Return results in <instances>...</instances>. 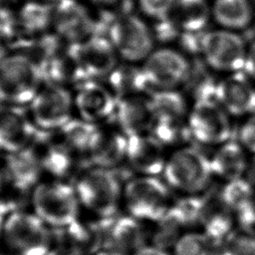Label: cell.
<instances>
[{
    "label": "cell",
    "instance_id": "6da1fadb",
    "mask_svg": "<svg viewBox=\"0 0 255 255\" xmlns=\"http://www.w3.org/2000/svg\"><path fill=\"white\" fill-rule=\"evenodd\" d=\"M162 176L171 190L182 195H201L211 186L210 158L190 145L176 147L167 157Z\"/></svg>",
    "mask_w": 255,
    "mask_h": 255
},
{
    "label": "cell",
    "instance_id": "7a4b0ae2",
    "mask_svg": "<svg viewBox=\"0 0 255 255\" xmlns=\"http://www.w3.org/2000/svg\"><path fill=\"white\" fill-rule=\"evenodd\" d=\"M120 178L108 168L90 165L83 169L74 185L81 206L99 218L115 217L123 200L124 185Z\"/></svg>",
    "mask_w": 255,
    "mask_h": 255
},
{
    "label": "cell",
    "instance_id": "3957f363",
    "mask_svg": "<svg viewBox=\"0 0 255 255\" xmlns=\"http://www.w3.org/2000/svg\"><path fill=\"white\" fill-rule=\"evenodd\" d=\"M33 212L52 229L63 228L80 217L75 187L62 180L41 181L31 191Z\"/></svg>",
    "mask_w": 255,
    "mask_h": 255
},
{
    "label": "cell",
    "instance_id": "277c9868",
    "mask_svg": "<svg viewBox=\"0 0 255 255\" xmlns=\"http://www.w3.org/2000/svg\"><path fill=\"white\" fill-rule=\"evenodd\" d=\"M171 188L158 176L133 175L123 189V201L128 214L142 220L154 222L169 208L174 198Z\"/></svg>",
    "mask_w": 255,
    "mask_h": 255
},
{
    "label": "cell",
    "instance_id": "5b68a950",
    "mask_svg": "<svg viewBox=\"0 0 255 255\" xmlns=\"http://www.w3.org/2000/svg\"><path fill=\"white\" fill-rule=\"evenodd\" d=\"M107 37L119 59L126 63H142L155 48L151 25L139 14L127 12L115 17Z\"/></svg>",
    "mask_w": 255,
    "mask_h": 255
},
{
    "label": "cell",
    "instance_id": "8992f818",
    "mask_svg": "<svg viewBox=\"0 0 255 255\" xmlns=\"http://www.w3.org/2000/svg\"><path fill=\"white\" fill-rule=\"evenodd\" d=\"M2 237L15 255H49L53 249V230L34 212L17 210L4 222Z\"/></svg>",
    "mask_w": 255,
    "mask_h": 255
},
{
    "label": "cell",
    "instance_id": "52a82bcc",
    "mask_svg": "<svg viewBox=\"0 0 255 255\" xmlns=\"http://www.w3.org/2000/svg\"><path fill=\"white\" fill-rule=\"evenodd\" d=\"M43 85L39 68L21 53L9 54L0 66L1 104L29 106Z\"/></svg>",
    "mask_w": 255,
    "mask_h": 255
},
{
    "label": "cell",
    "instance_id": "ba28073f",
    "mask_svg": "<svg viewBox=\"0 0 255 255\" xmlns=\"http://www.w3.org/2000/svg\"><path fill=\"white\" fill-rule=\"evenodd\" d=\"M248 43L239 32L222 28L209 29L201 40L200 59L214 73L243 72Z\"/></svg>",
    "mask_w": 255,
    "mask_h": 255
},
{
    "label": "cell",
    "instance_id": "9c48e42d",
    "mask_svg": "<svg viewBox=\"0 0 255 255\" xmlns=\"http://www.w3.org/2000/svg\"><path fill=\"white\" fill-rule=\"evenodd\" d=\"M192 66L189 57L178 48L168 45L154 48L141 64L152 92L183 87L191 73Z\"/></svg>",
    "mask_w": 255,
    "mask_h": 255
},
{
    "label": "cell",
    "instance_id": "30bf717a",
    "mask_svg": "<svg viewBox=\"0 0 255 255\" xmlns=\"http://www.w3.org/2000/svg\"><path fill=\"white\" fill-rule=\"evenodd\" d=\"M186 123L189 137L208 146L230 140L233 131L231 117L216 100L192 103Z\"/></svg>",
    "mask_w": 255,
    "mask_h": 255
},
{
    "label": "cell",
    "instance_id": "8fae6325",
    "mask_svg": "<svg viewBox=\"0 0 255 255\" xmlns=\"http://www.w3.org/2000/svg\"><path fill=\"white\" fill-rule=\"evenodd\" d=\"M74 95L65 87L43 85L29 104V114L35 127L42 131H59L73 117Z\"/></svg>",
    "mask_w": 255,
    "mask_h": 255
},
{
    "label": "cell",
    "instance_id": "7c38bea8",
    "mask_svg": "<svg viewBox=\"0 0 255 255\" xmlns=\"http://www.w3.org/2000/svg\"><path fill=\"white\" fill-rule=\"evenodd\" d=\"M91 8L76 0H62L54 7L53 28L56 35L69 45L79 44L95 35L96 18Z\"/></svg>",
    "mask_w": 255,
    "mask_h": 255
},
{
    "label": "cell",
    "instance_id": "4fadbf2b",
    "mask_svg": "<svg viewBox=\"0 0 255 255\" xmlns=\"http://www.w3.org/2000/svg\"><path fill=\"white\" fill-rule=\"evenodd\" d=\"M68 50L92 80L106 79L120 60L109 38L103 35H95L79 44L69 45Z\"/></svg>",
    "mask_w": 255,
    "mask_h": 255
},
{
    "label": "cell",
    "instance_id": "5bb4252c",
    "mask_svg": "<svg viewBox=\"0 0 255 255\" xmlns=\"http://www.w3.org/2000/svg\"><path fill=\"white\" fill-rule=\"evenodd\" d=\"M75 90L74 106L79 118L100 125L115 116L117 99L100 80H88Z\"/></svg>",
    "mask_w": 255,
    "mask_h": 255
},
{
    "label": "cell",
    "instance_id": "9a60e30c",
    "mask_svg": "<svg viewBox=\"0 0 255 255\" xmlns=\"http://www.w3.org/2000/svg\"><path fill=\"white\" fill-rule=\"evenodd\" d=\"M165 148L148 132L128 136L126 163L135 175H162L168 157Z\"/></svg>",
    "mask_w": 255,
    "mask_h": 255
},
{
    "label": "cell",
    "instance_id": "2e32d148",
    "mask_svg": "<svg viewBox=\"0 0 255 255\" xmlns=\"http://www.w3.org/2000/svg\"><path fill=\"white\" fill-rule=\"evenodd\" d=\"M38 128L23 107L0 103V151L10 153L30 145Z\"/></svg>",
    "mask_w": 255,
    "mask_h": 255
},
{
    "label": "cell",
    "instance_id": "e0dca14e",
    "mask_svg": "<svg viewBox=\"0 0 255 255\" xmlns=\"http://www.w3.org/2000/svg\"><path fill=\"white\" fill-rule=\"evenodd\" d=\"M216 101L231 118H245L255 111V83L244 72L225 75L218 81Z\"/></svg>",
    "mask_w": 255,
    "mask_h": 255
},
{
    "label": "cell",
    "instance_id": "ac0fdd59",
    "mask_svg": "<svg viewBox=\"0 0 255 255\" xmlns=\"http://www.w3.org/2000/svg\"><path fill=\"white\" fill-rule=\"evenodd\" d=\"M201 212L199 226L203 232L217 242H222L236 228V219L232 210L221 196L220 187L211 186L201 194Z\"/></svg>",
    "mask_w": 255,
    "mask_h": 255
},
{
    "label": "cell",
    "instance_id": "d6986e66",
    "mask_svg": "<svg viewBox=\"0 0 255 255\" xmlns=\"http://www.w3.org/2000/svg\"><path fill=\"white\" fill-rule=\"evenodd\" d=\"M128 136L118 128H102L87 158L92 166L115 170L126 162Z\"/></svg>",
    "mask_w": 255,
    "mask_h": 255
},
{
    "label": "cell",
    "instance_id": "ffe728a7",
    "mask_svg": "<svg viewBox=\"0 0 255 255\" xmlns=\"http://www.w3.org/2000/svg\"><path fill=\"white\" fill-rule=\"evenodd\" d=\"M114 118L127 136L148 132L153 119L149 96L136 95L118 100Z\"/></svg>",
    "mask_w": 255,
    "mask_h": 255
},
{
    "label": "cell",
    "instance_id": "44dd1931",
    "mask_svg": "<svg viewBox=\"0 0 255 255\" xmlns=\"http://www.w3.org/2000/svg\"><path fill=\"white\" fill-rule=\"evenodd\" d=\"M8 179L20 189L32 191L40 182L44 171L41 158L32 143L22 149L5 154Z\"/></svg>",
    "mask_w": 255,
    "mask_h": 255
},
{
    "label": "cell",
    "instance_id": "7402d4cb",
    "mask_svg": "<svg viewBox=\"0 0 255 255\" xmlns=\"http://www.w3.org/2000/svg\"><path fill=\"white\" fill-rule=\"evenodd\" d=\"M220 192L235 216L237 228L255 229V189L251 184L244 177L223 182Z\"/></svg>",
    "mask_w": 255,
    "mask_h": 255
},
{
    "label": "cell",
    "instance_id": "603a6c76",
    "mask_svg": "<svg viewBox=\"0 0 255 255\" xmlns=\"http://www.w3.org/2000/svg\"><path fill=\"white\" fill-rule=\"evenodd\" d=\"M209 158L213 176L223 182L243 178L250 160L248 151L231 139L216 146Z\"/></svg>",
    "mask_w": 255,
    "mask_h": 255
},
{
    "label": "cell",
    "instance_id": "cb8c5ba5",
    "mask_svg": "<svg viewBox=\"0 0 255 255\" xmlns=\"http://www.w3.org/2000/svg\"><path fill=\"white\" fill-rule=\"evenodd\" d=\"M143 222L145 221L129 214L111 218L103 244L111 245L126 253L129 251L134 253L146 245L148 236Z\"/></svg>",
    "mask_w": 255,
    "mask_h": 255
},
{
    "label": "cell",
    "instance_id": "d4e9b609",
    "mask_svg": "<svg viewBox=\"0 0 255 255\" xmlns=\"http://www.w3.org/2000/svg\"><path fill=\"white\" fill-rule=\"evenodd\" d=\"M18 35L24 40L34 39L47 34L53 28L54 7L41 0H28L14 11Z\"/></svg>",
    "mask_w": 255,
    "mask_h": 255
},
{
    "label": "cell",
    "instance_id": "484cf974",
    "mask_svg": "<svg viewBox=\"0 0 255 255\" xmlns=\"http://www.w3.org/2000/svg\"><path fill=\"white\" fill-rule=\"evenodd\" d=\"M216 27L242 32L254 25L252 0H209Z\"/></svg>",
    "mask_w": 255,
    "mask_h": 255
},
{
    "label": "cell",
    "instance_id": "4316f807",
    "mask_svg": "<svg viewBox=\"0 0 255 255\" xmlns=\"http://www.w3.org/2000/svg\"><path fill=\"white\" fill-rule=\"evenodd\" d=\"M105 84L117 101L130 96L149 95L152 92L141 65L132 63L118 64L106 78Z\"/></svg>",
    "mask_w": 255,
    "mask_h": 255
},
{
    "label": "cell",
    "instance_id": "83f0119b",
    "mask_svg": "<svg viewBox=\"0 0 255 255\" xmlns=\"http://www.w3.org/2000/svg\"><path fill=\"white\" fill-rule=\"evenodd\" d=\"M170 18L180 33H204L212 22L209 0H176Z\"/></svg>",
    "mask_w": 255,
    "mask_h": 255
},
{
    "label": "cell",
    "instance_id": "f1b7e54d",
    "mask_svg": "<svg viewBox=\"0 0 255 255\" xmlns=\"http://www.w3.org/2000/svg\"><path fill=\"white\" fill-rule=\"evenodd\" d=\"M148 96L153 118L187 120L190 107L186 95L179 89L156 90Z\"/></svg>",
    "mask_w": 255,
    "mask_h": 255
},
{
    "label": "cell",
    "instance_id": "f546056e",
    "mask_svg": "<svg viewBox=\"0 0 255 255\" xmlns=\"http://www.w3.org/2000/svg\"><path fill=\"white\" fill-rule=\"evenodd\" d=\"M100 130V125L73 118L59 131L63 141L76 153L88 155Z\"/></svg>",
    "mask_w": 255,
    "mask_h": 255
},
{
    "label": "cell",
    "instance_id": "4dcf8cb0",
    "mask_svg": "<svg viewBox=\"0 0 255 255\" xmlns=\"http://www.w3.org/2000/svg\"><path fill=\"white\" fill-rule=\"evenodd\" d=\"M153 223L154 227L150 234L151 245L164 250L173 248L180 236L186 232L183 225L169 208Z\"/></svg>",
    "mask_w": 255,
    "mask_h": 255
},
{
    "label": "cell",
    "instance_id": "1f68e13d",
    "mask_svg": "<svg viewBox=\"0 0 255 255\" xmlns=\"http://www.w3.org/2000/svg\"><path fill=\"white\" fill-rule=\"evenodd\" d=\"M219 243L202 230H189L177 240L172 255H217Z\"/></svg>",
    "mask_w": 255,
    "mask_h": 255
},
{
    "label": "cell",
    "instance_id": "d6a6232c",
    "mask_svg": "<svg viewBox=\"0 0 255 255\" xmlns=\"http://www.w3.org/2000/svg\"><path fill=\"white\" fill-rule=\"evenodd\" d=\"M148 133L165 147L171 145L182 146L185 138H190L186 120H170L153 118Z\"/></svg>",
    "mask_w": 255,
    "mask_h": 255
},
{
    "label": "cell",
    "instance_id": "836d02e7",
    "mask_svg": "<svg viewBox=\"0 0 255 255\" xmlns=\"http://www.w3.org/2000/svg\"><path fill=\"white\" fill-rule=\"evenodd\" d=\"M219 80L208 75L206 71H200L192 66L191 73L183 87L187 88V94L192 103L207 100H216V89Z\"/></svg>",
    "mask_w": 255,
    "mask_h": 255
},
{
    "label": "cell",
    "instance_id": "e575fe53",
    "mask_svg": "<svg viewBox=\"0 0 255 255\" xmlns=\"http://www.w3.org/2000/svg\"><path fill=\"white\" fill-rule=\"evenodd\" d=\"M217 255H255V229L236 228L219 243Z\"/></svg>",
    "mask_w": 255,
    "mask_h": 255
},
{
    "label": "cell",
    "instance_id": "d590c367",
    "mask_svg": "<svg viewBox=\"0 0 255 255\" xmlns=\"http://www.w3.org/2000/svg\"><path fill=\"white\" fill-rule=\"evenodd\" d=\"M176 0H134L138 14L148 22H158L171 16Z\"/></svg>",
    "mask_w": 255,
    "mask_h": 255
},
{
    "label": "cell",
    "instance_id": "8d00e7d4",
    "mask_svg": "<svg viewBox=\"0 0 255 255\" xmlns=\"http://www.w3.org/2000/svg\"><path fill=\"white\" fill-rule=\"evenodd\" d=\"M252 155L255 154V111L245 117L238 129L237 140Z\"/></svg>",
    "mask_w": 255,
    "mask_h": 255
},
{
    "label": "cell",
    "instance_id": "74e56055",
    "mask_svg": "<svg viewBox=\"0 0 255 255\" xmlns=\"http://www.w3.org/2000/svg\"><path fill=\"white\" fill-rule=\"evenodd\" d=\"M18 28L15 12L10 11L6 6L0 8V40L11 41L18 37Z\"/></svg>",
    "mask_w": 255,
    "mask_h": 255
},
{
    "label": "cell",
    "instance_id": "f35d334b",
    "mask_svg": "<svg viewBox=\"0 0 255 255\" xmlns=\"http://www.w3.org/2000/svg\"><path fill=\"white\" fill-rule=\"evenodd\" d=\"M94 12H101L104 15H112L114 18L127 13L125 6L128 0H85L84 1Z\"/></svg>",
    "mask_w": 255,
    "mask_h": 255
},
{
    "label": "cell",
    "instance_id": "ab89813d",
    "mask_svg": "<svg viewBox=\"0 0 255 255\" xmlns=\"http://www.w3.org/2000/svg\"><path fill=\"white\" fill-rule=\"evenodd\" d=\"M243 72L253 83H255V38L248 43Z\"/></svg>",
    "mask_w": 255,
    "mask_h": 255
},
{
    "label": "cell",
    "instance_id": "60d3db41",
    "mask_svg": "<svg viewBox=\"0 0 255 255\" xmlns=\"http://www.w3.org/2000/svg\"><path fill=\"white\" fill-rule=\"evenodd\" d=\"M133 255H172L167 250L158 248L154 245H144L143 247L136 250Z\"/></svg>",
    "mask_w": 255,
    "mask_h": 255
},
{
    "label": "cell",
    "instance_id": "b9f144b4",
    "mask_svg": "<svg viewBox=\"0 0 255 255\" xmlns=\"http://www.w3.org/2000/svg\"><path fill=\"white\" fill-rule=\"evenodd\" d=\"M94 255H127L126 252L119 250L111 245L103 244L95 253Z\"/></svg>",
    "mask_w": 255,
    "mask_h": 255
},
{
    "label": "cell",
    "instance_id": "7bdbcfd3",
    "mask_svg": "<svg viewBox=\"0 0 255 255\" xmlns=\"http://www.w3.org/2000/svg\"><path fill=\"white\" fill-rule=\"evenodd\" d=\"M244 178L255 189V154L250 157L249 164H248V167H247V170H246Z\"/></svg>",
    "mask_w": 255,
    "mask_h": 255
},
{
    "label": "cell",
    "instance_id": "ee69618b",
    "mask_svg": "<svg viewBox=\"0 0 255 255\" xmlns=\"http://www.w3.org/2000/svg\"><path fill=\"white\" fill-rule=\"evenodd\" d=\"M9 51H8V48L6 47V44L5 42L1 41L0 40V66L2 65V63L5 61V59L8 57L9 55Z\"/></svg>",
    "mask_w": 255,
    "mask_h": 255
},
{
    "label": "cell",
    "instance_id": "f6af8a7d",
    "mask_svg": "<svg viewBox=\"0 0 255 255\" xmlns=\"http://www.w3.org/2000/svg\"><path fill=\"white\" fill-rule=\"evenodd\" d=\"M41 1H43V2H46V3H48V4H57V3H59V2H61L62 0H41Z\"/></svg>",
    "mask_w": 255,
    "mask_h": 255
},
{
    "label": "cell",
    "instance_id": "bcb514c9",
    "mask_svg": "<svg viewBox=\"0 0 255 255\" xmlns=\"http://www.w3.org/2000/svg\"><path fill=\"white\" fill-rule=\"evenodd\" d=\"M253 5V15H254V25H255V0H252Z\"/></svg>",
    "mask_w": 255,
    "mask_h": 255
},
{
    "label": "cell",
    "instance_id": "7dc6e473",
    "mask_svg": "<svg viewBox=\"0 0 255 255\" xmlns=\"http://www.w3.org/2000/svg\"><path fill=\"white\" fill-rule=\"evenodd\" d=\"M4 3H5V0H0V8H1V7H5Z\"/></svg>",
    "mask_w": 255,
    "mask_h": 255
}]
</instances>
